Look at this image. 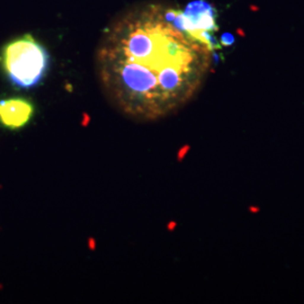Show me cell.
<instances>
[{
  "label": "cell",
  "mask_w": 304,
  "mask_h": 304,
  "mask_svg": "<svg viewBox=\"0 0 304 304\" xmlns=\"http://www.w3.org/2000/svg\"><path fill=\"white\" fill-rule=\"evenodd\" d=\"M0 62L11 84L22 89L39 84L49 70L50 55L43 45L26 34L2 47Z\"/></svg>",
  "instance_id": "2"
},
{
  "label": "cell",
  "mask_w": 304,
  "mask_h": 304,
  "mask_svg": "<svg viewBox=\"0 0 304 304\" xmlns=\"http://www.w3.org/2000/svg\"><path fill=\"white\" fill-rule=\"evenodd\" d=\"M178 9L139 4L106 26L96 50L103 91L123 115L158 119L196 90L209 49L174 25Z\"/></svg>",
  "instance_id": "1"
},
{
  "label": "cell",
  "mask_w": 304,
  "mask_h": 304,
  "mask_svg": "<svg viewBox=\"0 0 304 304\" xmlns=\"http://www.w3.org/2000/svg\"><path fill=\"white\" fill-rule=\"evenodd\" d=\"M172 23L180 31L207 46L211 52L221 49V45L212 34L214 31H217L215 9L207 1H191L184 10H177Z\"/></svg>",
  "instance_id": "3"
},
{
  "label": "cell",
  "mask_w": 304,
  "mask_h": 304,
  "mask_svg": "<svg viewBox=\"0 0 304 304\" xmlns=\"http://www.w3.org/2000/svg\"><path fill=\"white\" fill-rule=\"evenodd\" d=\"M34 106L25 98H7L0 100V123L11 129H20L32 119Z\"/></svg>",
  "instance_id": "4"
},
{
  "label": "cell",
  "mask_w": 304,
  "mask_h": 304,
  "mask_svg": "<svg viewBox=\"0 0 304 304\" xmlns=\"http://www.w3.org/2000/svg\"><path fill=\"white\" fill-rule=\"evenodd\" d=\"M221 43L225 46H230L234 43V36L230 33H224L221 36Z\"/></svg>",
  "instance_id": "5"
}]
</instances>
